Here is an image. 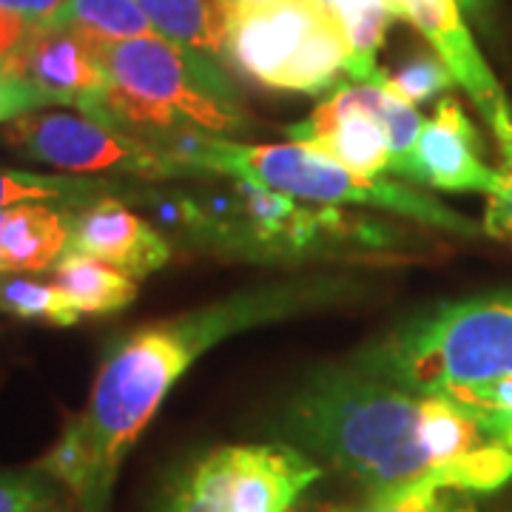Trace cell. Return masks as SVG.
I'll list each match as a JSON object with an SVG mask.
<instances>
[{"mask_svg": "<svg viewBox=\"0 0 512 512\" xmlns=\"http://www.w3.org/2000/svg\"><path fill=\"white\" fill-rule=\"evenodd\" d=\"M120 191V183L72 177V174H35V171H3L0 168V211L23 202H92Z\"/></svg>", "mask_w": 512, "mask_h": 512, "instance_id": "obj_18", "label": "cell"}, {"mask_svg": "<svg viewBox=\"0 0 512 512\" xmlns=\"http://www.w3.org/2000/svg\"><path fill=\"white\" fill-rule=\"evenodd\" d=\"M373 376L439 396L461 384L512 376V291L441 305L387 336L370 353Z\"/></svg>", "mask_w": 512, "mask_h": 512, "instance_id": "obj_5", "label": "cell"}, {"mask_svg": "<svg viewBox=\"0 0 512 512\" xmlns=\"http://www.w3.org/2000/svg\"><path fill=\"white\" fill-rule=\"evenodd\" d=\"M26 80L43 103H63L109 126V77L92 40L77 26H35L15 55L0 63Z\"/></svg>", "mask_w": 512, "mask_h": 512, "instance_id": "obj_10", "label": "cell"}, {"mask_svg": "<svg viewBox=\"0 0 512 512\" xmlns=\"http://www.w3.org/2000/svg\"><path fill=\"white\" fill-rule=\"evenodd\" d=\"M0 225H3V211H0ZM0 274H9V265H6V256H3V248H0Z\"/></svg>", "mask_w": 512, "mask_h": 512, "instance_id": "obj_30", "label": "cell"}, {"mask_svg": "<svg viewBox=\"0 0 512 512\" xmlns=\"http://www.w3.org/2000/svg\"><path fill=\"white\" fill-rule=\"evenodd\" d=\"M52 501V478L40 470L0 473V512H37Z\"/></svg>", "mask_w": 512, "mask_h": 512, "instance_id": "obj_25", "label": "cell"}, {"mask_svg": "<svg viewBox=\"0 0 512 512\" xmlns=\"http://www.w3.org/2000/svg\"><path fill=\"white\" fill-rule=\"evenodd\" d=\"M69 23L103 40L157 35L134 0H69Z\"/></svg>", "mask_w": 512, "mask_h": 512, "instance_id": "obj_20", "label": "cell"}, {"mask_svg": "<svg viewBox=\"0 0 512 512\" xmlns=\"http://www.w3.org/2000/svg\"><path fill=\"white\" fill-rule=\"evenodd\" d=\"M0 313L55 328H72L83 316L60 285L12 274H0Z\"/></svg>", "mask_w": 512, "mask_h": 512, "instance_id": "obj_19", "label": "cell"}, {"mask_svg": "<svg viewBox=\"0 0 512 512\" xmlns=\"http://www.w3.org/2000/svg\"><path fill=\"white\" fill-rule=\"evenodd\" d=\"M424 117L376 72L373 80L339 86L311 117L285 128L291 143H305L362 177H382L407 157L419 137Z\"/></svg>", "mask_w": 512, "mask_h": 512, "instance_id": "obj_7", "label": "cell"}, {"mask_svg": "<svg viewBox=\"0 0 512 512\" xmlns=\"http://www.w3.org/2000/svg\"><path fill=\"white\" fill-rule=\"evenodd\" d=\"M83 205V202H80ZM74 202H23L3 211L0 248L9 274H40L69 251Z\"/></svg>", "mask_w": 512, "mask_h": 512, "instance_id": "obj_14", "label": "cell"}, {"mask_svg": "<svg viewBox=\"0 0 512 512\" xmlns=\"http://www.w3.org/2000/svg\"><path fill=\"white\" fill-rule=\"evenodd\" d=\"M52 274H55V285L63 288L80 313H94V316L117 313L131 305L137 296L134 276L72 248L57 259Z\"/></svg>", "mask_w": 512, "mask_h": 512, "instance_id": "obj_16", "label": "cell"}, {"mask_svg": "<svg viewBox=\"0 0 512 512\" xmlns=\"http://www.w3.org/2000/svg\"><path fill=\"white\" fill-rule=\"evenodd\" d=\"M0 9H9L32 26H66L69 0H0Z\"/></svg>", "mask_w": 512, "mask_h": 512, "instance_id": "obj_27", "label": "cell"}, {"mask_svg": "<svg viewBox=\"0 0 512 512\" xmlns=\"http://www.w3.org/2000/svg\"><path fill=\"white\" fill-rule=\"evenodd\" d=\"M399 20H407L427 37L433 52L441 57L447 72L453 74L456 86L476 103L481 117L493 131V137H504L512 128V103L504 94L498 77L478 52L470 26L464 20V9L458 0H396Z\"/></svg>", "mask_w": 512, "mask_h": 512, "instance_id": "obj_11", "label": "cell"}, {"mask_svg": "<svg viewBox=\"0 0 512 512\" xmlns=\"http://www.w3.org/2000/svg\"><path fill=\"white\" fill-rule=\"evenodd\" d=\"M293 430L362 490L490 493L512 478V453L464 407L379 376H328L293 404Z\"/></svg>", "mask_w": 512, "mask_h": 512, "instance_id": "obj_1", "label": "cell"}, {"mask_svg": "<svg viewBox=\"0 0 512 512\" xmlns=\"http://www.w3.org/2000/svg\"><path fill=\"white\" fill-rule=\"evenodd\" d=\"M322 470L282 444L217 447L174 481L160 512H291Z\"/></svg>", "mask_w": 512, "mask_h": 512, "instance_id": "obj_8", "label": "cell"}, {"mask_svg": "<svg viewBox=\"0 0 512 512\" xmlns=\"http://www.w3.org/2000/svg\"><path fill=\"white\" fill-rule=\"evenodd\" d=\"M37 106H43L40 94L26 80H20L18 74L6 72L0 66V123H9Z\"/></svg>", "mask_w": 512, "mask_h": 512, "instance_id": "obj_26", "label": "cell"}, {"mask_svg": "<svg viewBox=\"0 0 512 512\" xmlns=\"http://www.w3.org/2000/svg\"><path fill=\"white\" fill-rule=\"evenodd\" d=\"M439 396L464 407L498 444H504L512 453V376L493 382L461 384Z\"/></svg>", "mask_w": 512, "mask_h": 512, "instance_id": "obj_21", "label": "cell"}, {"mask_svg": "<svg viewBox=\"0 0 512 512\" xmlns=\"http://www.w3.org/2000/svg\"><path fill=\"white\" fill-rule=\"evenodd\" d=\"M83 32V29H80ZM109 77V126L157 134H231L245 123L231 83L208 57L160 35H89Z\"/></svg>", "mask_w": 512, "mask_h": 512, "instance_id": "obj_3", "label": "cell"}, {"mask_svg": "<svg viewBox=\"0 0 512 512\" xmlns=\"http://www.w3.org/2000/svg\"><path fill=\"white\" fill-rule=\"evenodd\" d=\"M458 3H461L464 12H478V9L484 6V0H458Z\"/></svg>", "mask_w": 512, "mask_h": 512, "instance_id": "obj_29", "label": "cell"}, {"mask_svg": "<svg viewBox=\"0 0 512 512\" xmlns=\"http://www.w3.org/2000/svg\"><path fill=\"white\" fill-rule=\"evenodd\" d=\"M69 248L103 259L134 279L154 274L168 265L171 245L154 225L128 211L117 197H97L72 208Z\"/></svg>", "mask_w": 512, "mask_h": 512, "instance_id": "obj_13", "label": "cell"}, {"mask_svg": "<svg viewBox=\"0 0 512 512\" xmlns=\"http://www.w3.org/2000/svg\"><path fill=\"white\" fill-rule=\"evenodd\" d=\"M32 23L26 18H20L9 9H0V63L18 52L20 46L26 43V37L32 35Z\"/></svg>", "mask_w": 512, "mask_h": 512, "instance_id": "obj_28", "label": "cell"}, {"mask_svg": "<svg viewBox=\"0 0 512 512\" xmlns=\"http://www.w3.org/2000/svg\"><path fill=\"white\" fill-rule=\"evenodd\" d=\"M225 57L259 86L322 94L348 72L350 40L325 0H242Z\"/></svg>", "mask_w": 512, "mask_h": 512, "instance_id": "obj_6", "label": "cell"}, {"mask_svg": "<svg viewBox=\"0 0 512 512\" xmlns=\"http://www.w3.org/2000/svg\"><path fill=\"white\" fill-rule=\"evenodd\" d=\"M171 151L197 171H217L234 180L259 183L271 191L288 194L293 200L322 202L328 208L370 205V208L396 211L402 217L419 220L433 228H447V231H461V234L478 231L473 222H467L439 200L424 197L419 191L393 183V180L362 177L305 143L245 146V143H231L225 137L185 134Z\"/></svg>", "mask_w": 512, "mask_h": 512, "instance_id": "obj_4", "label": "cell"}, {"mask_svg": "<svg viewBox=\"0 0 512 512\" xmlns=\"http://www.w3.org/2000/svg\"><path fill=\"white\" fill-rule=\"evenodd\" d=\"M154 32L171 43L197 49L208 57H225L231 0H134Z\"/></svg>", "mask_w": 512, "mask_h": 512, "instance_id": "obj_15", "label": "cell"}, {"mask_svg": "<svg viewBox=\"0 0 512 512\" xmlns=\"http://www.w3.org/2000/svg\"><path fill=\"white\" fill-rule=\"evenodd\" d=\"M231 3H242V0H231Z\"/></svg>", "mask_w": 512, "mask_h": 512, "instance_id": "obj_31", "label": "cell"}, {"mask_svg": "<svg viewBox=\"0 0 512 512\" xmlns=\"http://www.w3.org/2000/svg\"><path fill=\"white\" fill-rule=\"evenodd\" d=\"M3 140L29 160L72 174H134L140 180H165L197 174L171 148L148 146L123 128L106 126L86 114L26 111L3 128Z\"/></svg>", "mask_w": 512, "mask_h": 512, "instance_id": "obj_9", "label": "cell"}, {"mask_svg": "<svg viewBox=\"0 0 512 512\" xmlns=\"http://www.w3.org/2000/svg\"><path fill=\"white\" fill-rule=\"evenodd\" d=\"M382 83L393 94H399L402 100H407L410 106H421L436 100L439 94H444L450 86H456L453 74L447 72V66L441 63V57L433 52H421V55L410 57L402 69H396L393 74H387L379 69Z\"/></svg>", "mask_w": 512, "mask_h": 512, "instance_id": "obj_22", "label": "cell"}, {"mask_svg": "<svg viewBox=\"0 0 512 512\" xmlns=\"http://www.w3.org/2000/svg\"><path fill=\"white\" fill-rule=\"evenodd\" d=\"M478 131L456 97H444L436 114L424 120L413 148L393 174L439 191H476L493 194L498 171L478 154Z\"/></svg>", "mask_w": 512, "mask_h": 512, "instance_id": "obj_12", "label": "cell"}, {"mask_svg": "<svg viewBox=\"0 0 512 512\" xmlns=\"http://www.w3.org/2000/svg\"><path fill=\"white\" fill-rule=\"evenodd\" d=\"M325 512H478L461 490H416L396 498H365L362 504L330 507Z\"/></svg>", "mask_w": 512, "mask_h": 512, "instance_id": "obj_23", "label": "cell"}, {"mask_svg": "<svg viewBox=\"0 0 512 512\" xmlns=\"http://www.w3.org/2000/svg\"><path fill=\"white\" fill-rule=\"evenodd\" d=\"M282 308V293L245 296L128 333L103 359L86 410L66 421L37 470L63 484L80 512H109L123 461L177 379L225 336L274 319Z\"/></svg>", "mask_w": 512, "mask_h": 512, "instance_id": "obj_2", "label": "cell"}, {"mask_svg": "<svg viewBox=\"0 0 512 512\" xmlns=\"http://www.w3.org/2000/svg\"><path fill=\"white\" fill-rule=\"evenodd\" d=\"M325 3L339 15L348 32V77L359 83L373 80L379 72L376 55L382 49L384 32L393 20H399L396 0H325Z\"/></svg>", "mask_w": 512, "mask_h": 512, "instance_id": "obj_17", "label": "cell"}, {"mask_svg": "<svg viewBox=\"0 0 512 512\" xmlns=\"http://www.w3.org/2000/svg\"><path fill=\"white\" fill-rule=\"evenodd\" d=\"M495 143L501 148V168L493 194H487L484 234L512 245V128Z\"/></svg>", "mask_w": 512, "mask_h": 512, "instance_id": "obj_24", "label": "cell"}]
</instances>
